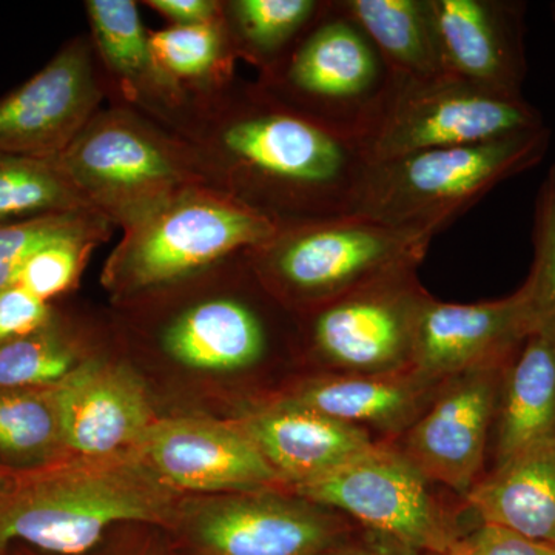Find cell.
I'll return each instance as SVG.
<instances>
[{"instance_id":"cell-1","label":"cell","mask_w":555,"mask_h":555,"mask_svg":"<svg viewBox=\"0 0 555 555\" xmlns=\"http://www.w3.org/2000/svg\"><path fill=\"white\" fill-rule=\"evenodd\" d=\"M167 130L198 159L208 184L278 228L350 217L369 163L352 139L278 102L257 80L189 91Z\"/></svg>"},{"instance_id":"cell-2","label":"cell","mask_w":555,"mask_h":555,"mask_svg":"<svg viewBox=\"0 0 555 555\" xmlns=\"http://www.w3.org/2000/svg\"><path fill=\"white\" fill-rule=\"evenodd\" d=\"M178 492L138 451L64 455L47 465L0 466V555L16 543L49 555H87L120 524L177 528Z\"/></svg>"},{"instance_id":"cell-3","label":"cell","mask_w":555,"mask_h":555,"mask_svg":"<svg viewBox=\"0 0 555 555\" xmlns=\"http://www.w3.org/2000/svg\"><path fill=\"white\" fill-rule=\"evenodd\" d=\"M437 235L350 215L284 225L247 257L270 294L299 317L398 270L420 268Z\"/></svg>"},{"instance_id":"cell-4","label":"cell","mask_w":555,"mask_h":555,"mask_svg":"<svg viewBox=\"0 0 555 555\" xmlns=\"http://www.w3.org/2000/svg\"><path fill=\"white\" fill-rule=\"evenodd\" d=\"M278 229L222 190L193 185L122 230L102 284L116 301H127L261 246Z\"/></svg>"},{"instance_id":"cell-5","label":"cell","mask_w":555,"mask_h":555,"mask_svg":"<svg viewBox=\"0 0 555 555\" xmlns=\"http://www.w3.org/2000/svg\"><path fill=\"white\" fill-rule=\"evenodd\" d=\"M550 141L545 126L369 164L353 215L397 228L444 232L496 185L542 163Z\"/></svg>"},{"instance_id":"cell-6","label":"cell","mask_w":555,"mask_h":555,"mask_svg":"<svg viewBox=\"0 0 555 555\" xmlns=\"http://www.w3.org/2000/svg\"><path fill=\"white\" fill-rule=\"evenodd\" d=\"M51 159L96 214L122 230L182 190L208 184L181 139L126 105L101 108Z\"/></svg>"},{"instance_id":"cell-7","label":"cell","mask_w":555,"mask_h":555,"mask_svg":"<svg viewBox=\"0 0 555 555\" xmlns=\"http://www.w3.org/2000/svg\"><path fill=\"white\" fill-rule=\"evenodd\" d=\"M255 80L287 108L360 145L397 75L338 0H327L287 56Z\"/></svg>"},{"instance_id":"cell-8","label":"cell","mask_w":555,"mask_h":555,"mask_svg":"<svg viewBox=\"0 0 555 555\" xmlns=\"http://www.w3.org/2000/svg\"><path fill=\"white\" fill-rule=\"evenodd\" d=\"M545 120L525 98H507L443 73L397 76L385 108L361 139L369 164L426 150L480 144L542 129Z\"/></svg>"},{"instance_id":"cell-9","label":"cell","mask_w":555,"mask_h":555,"mask_svg":"<svg viewBox=\"0 0 555 555\" xmlns=\"http://www.w3.org/2000/svg\"><path fill=\"white\" fill-rule=\"evenodd\" d=\"M430 485L397 444L377 441L337 473L292 492L416 553L447 555L462 534Z\"/></svg>"},{"instance_id":"cell-10","label":"cell","mask_w":555,"mask_h":555,"mask_svg":"<svg viewBox=\"0 0 555 555\" xmlns=\"http://www.w3.org/2000/svg\"><path fill=\"white\" fill-rule=\"evenodd\" d=\"M416 270H398L299 315L306 345L327 372L387 374L412 367L416 327L433 298Z\"/></svg>"},{"instance_id":"cell-11","label":"cell","mask_w":555,"mask_h":555,"mask_svg":"<svg viewBox=\"0 0 555 555\" xmlns=\"http://www.w3.org/2000/svg\"><path fill=\"white\" fill-rule=\"evenodd\" d=\"M175 531L192 555H320L352 526L294 492L258 491L182 506Z\"/></svg>"},{"instance_id":"cell-12","label":"cell","mask_w":555,"mask_h":555,"mask_svg":"<svg viewBox=\"0 0 555 555\" xmlns=\"http://www.w3.org/2000/svg\"><path fill=\"white\" fill-rule=\"evenodd\" d=\"M107 100L90 36L68 40L40 72L0 98V153L50 159Z\"/></svg>"},{"instance_id":"cell-13","label":"cell","mask_w":555,"mask_h":555,"mask_svg":"<svg viewBox=\"0 0 555 555\" xmlns=\"http://www.w3.org/2000/svg\"><path fill=\"white\" fill-rule=\"evenodd\" d=\"M251 264V262H250ZM258 275L251 268L243 287L218 288L182 301L156 326V345L179 366L233 374L259 366L275 341V323L266 302L268 288L254 297Z\"/></svg>"},{"instance_id":"cell-14","label":"cell","mask_w":555,"mask_h":555,"mask_svg":"<svg viewBox=\"0 0 555 555\" xmlns=\"http://www.w3.org/2000/svg\"><path fill=\"white\" fill-rule=\"evenodd\" d=\"M137 451L155 476L177 492L240 494L284 488L240 423L156 418Z\"/></svg>"},{"instance_id":"cell-15","label":"cell","mask_w":555,"mask_h":555,"mask_svg":"<svg viewBox=\"0 0 555 555\" xmlns=\"http://www.w3.org/2000/svg\"><path fill=\"white\" fill-rule=\"evenodd\" d=\"M506 366L449 378L425 414L400 437L398 448L430 483L447 486L465 499L483 477Z\"/></svg>"},{"instance_id":"cell-16","label":"cell","mask_w":555,"mask_h":555,"mask_svg":"<svg viewBox=\"0 0 555 555\" xmlns=\"http://www.w3.org/2000/svg\"><path fill=\"white\" fill-rule=\"evenodd\" d=\"M54 396L68 455L137 451L156 420L144 383L122 361L87 358L54 386Z\"/></svg>"},{"instance_id":"cell-17","label":"cell","mask_w":555,"mask_h":555,"mask_svg":"<svg viewBox=\"0 0 555 555\" xmlns=\"http://www.w3.org/2000/svg\"><path fill=\"white\" fill-rule=\"evenodd\" d=\"M531 337L520 288L494 301L430 298L420 317L412 367L437 379L505 366Z\"/></svg>"},{"instance_id":"cell-18","label":"cell","mask_w":555,"mask_h":555,"mask_svg":"<svg viewBox=\"0 0 555 555\" xmlns=\"http://www.w3.org/2000/svg\"><path fill=\"white\" fill-rule=\"evenodd\" d=\"M444 69L507 98H524L526 2L430 0Z\"/></svg>"},{"instance_id":"cell-19","label":"cell","mask_w":555,"mask_h":555,"mask_svg":"<svg viewBox=\"0 0 555 555\" xmlns=\"http://www.w3.org/2000/svg\"><path fill=\"white\" fill-rule=\"evenodd\" d=\"M86 10L108 100L167 129L188 104L189 90L159 67L138 2L87 0Z\"/></svg>"},{"instance_id":"cell-20","label":"cell","mask_w":555,"mask_h":555,"mask_svg":"<svg viewBox=\"0 0 555 555\" xmlns=\"http://www.w3.org/2000/svg\"><path fill=\"white\" fill-rule=\"evenodd\" d=\"M240 426L292 491L337 473L377 441L367 430L280 400Z\"/></svg>"},{"instance_id":"cell-21","label":"cell","mask_w":555,"mask_h":555,"mask_svg":"<svg viewBox=\"0 0 555 555\" xmlns=\"http://www.w3.org/2000/svg\"><path fill=\"white\" fill-rule=\"evenodd\" d=\"M448 379L416 369L387 374L326 372L299 385L283 400L387 437L403 436L436 400Z\"/></svg>"},{"instance_id":"cell-22","label":"cell","mask_w":555,"mask_h":555,"mask_svg":"<svg viewBox=\"0 0 555 555\" xmlns=\"http://www.w3.org/2000/svg\"><path fill=\"white\" fill-rule=\"evenodd\" d=\"M465 502L480 524L555 547V437L492 466Z\"/></svg>"},{"instance_id":"cell-23","label":"cell","mask_w":555,"mask_h":555,"mask_svg":"<svg viewBox=\"0 0 555 555\" xmlns=\"http://www.w3.org/2000/svg\"><path fill=\"white\" fill-rule=\"evenodd\" d=\"M555 437V346L531 335L500 382L489 454L494 465Z\"/></svg>"},{"instance_id":"cell-24","label":"cell","mask_w":555,"mask_h":555,"mask_svg":"<svg viewBox=\"0 0 555 555\" xmlns=\"http://www.w3.org/2000/svg\"><path fill=\"white\" fill-rule=\"evenodd\" d=\"M397 76L426 79L444 69L430 0H338Z\"/></svg>"},{"instance_id":"cell-25","label":"cell","mask_w":555,"mask_h":555,"mask_svg":"<svg viewBox=\"0 0 555 555\" xmlns=\"http://www.w3.org/2000/svg\"><path fill=\"white\" fill-rule=\"evenodd\" d=\"M326 5L327 0H222L225 30L236 61L254 65L259 75L270 72L315 24Z\"/></svg>"},{"instance_id":"cell-26","label":"cell","mask_w":555,"mask_h":555,"mask_svg":"<svg viewBox=\"0 0 555 555\" xmlns=\"http://www.w3.org/2000/svg\"><path fill=\"white\" fill-rule=\"evenodd\" d=\"M64 455L54 386L0 390V466L28 469Z\"/></svg>"},{"instance_id":"cell-27","label":"cell","mask_w":555,"mask_h":555,"mask_svg":"<svg viewBox=\"0 0 555 555\" xmlns=\"http://www.w3.org/2000/svg\"><path fill=\"white\" fill-rule=\"evenodd\" d=\"M150 43L159 67L185 90L214 89L235 78L224 13L214 24L150 31Z\"/></svg>"},{"instance_id":"cell-28","label":"cell","mask_w":555,"mask_h":555,"mask_svg":"<svg viewBox=\"0 0 555 555\" xmlns=\"http://www.w3.org/2000/svg\"><path fill=\"white\" fill-rule=\"evenodd\" d=\"M94 211L53 159L0 153V224Z\"/></svg>"},{"instance_id":"cell-29","label":"cell","mask_w":555,"mask_h":555,"mask_svg":"<svg viewBox=\"0 0 555 555\" xmlns=\"http://www.w3.org/2000/svg\"><path fill=\"white\" fill-rule=\"evenodd\" d=\"M82 361L78 335L54 312L31 334L0 346V390L57 386Z\"/></svg>"},{"instance_id":"cell-30","label":"cell","mask_w":555,"mask_h":555,"mask_svg":"<svg viewBox=\"0 0 555 555\" xmlns=\"http://www.w3.org/2000/svg\"><path fill=\"white\" fill-rule=\"evenodd\" d=\"M532 244L534 259L520 291L531 335L555 346V164L537 195Z\"/></svg>"},{"instance_id":"cell-31","label":"cell","mask_w":555,"mask_h":555,"mask_svg":"<svg viewBox=\"0 0 555 555\" xmlns=\"http://www.w3.org/2000/svg\"><path fill=\"white\" fill-rule=\"evenodd\" d=\"M113 230L115 225L96 211H69L0 224V291L16 283L25 262L40 248L73 236Z\"/></svg>"},{"instance_id":"cell-32","label":"cell","mask_w":555,"mask_h":555,"mask_svg":"<svg viewBox=\"0 0 555 555\" xmlns=\"http://www.w3.org/2000/svg\"><path fill=\"white\" fill-rule=\"evenodd\" d=\"M112 235L113 232H96L49 244L25 262L14 284L50 302L76 286L94 248L107 243Z\"/></svg>"},{"instance_id":"cell-33","label":"cell","mask_w":555,"mask_h":555,"mask_svg":"<svg viewBox=\"0 0 555 555\" xmlns=\"http://www.w3.org/2000/svg\"><path fill=\"white\" fill-rule=\"evenodd\" d=\"M50 302L13 284L0 291V346L31 334L53 317Z\"/></svg>"},{"instance_id":"cell-34","label":"cell","mask_w":555,"mask_h":555,"mask_svg":"<svg viewBox=\"0 0 555 555\" xmlns=\"http://www.w3.org/2000/svg\"><path fill=\"white\" fill-rule=\"evenodd\" d=\"M447 555H555V547L502 526L480 524L473 534L462 535Z\"/></svg>"},{"instance_id":"cell-35","label":"cell","mask_w":555,"mask_h":555,"mask_svg":"<svg viewBox=\"0 0 555 555\" xmlns=\"http://www.w3.org/2000/svg\"><path fill=\"white\" fill-rule=\"evenodd\" d=\"M144 3L170 21L173 27H196L222 20V0H147Z\"/></svg>"},{"instance_id":"cell-36","label":"cell","mask_w":555,"mask_h":555,"mask_svg":"<svg viewBox=\"0 0 555 555\" xmlns=\"http://www.w3.org/2000/svg\"><path fill=\"white\" fill-rule=\"evenodd\" d=\"M320 555H423L401 545L389 537L369 531L363 539H352L347 534Z\"/></svg>"},{"instance_id":"cell-37","label":"cell","mask_w":555,"mask_h":555,"mask_svg":"<svg viewBox=\"0 0 555 555\" xmlns=\"http://www.w3.org/2000/svg\"><path fill=\"white\" fill-rule=\"evenodd\" d=\"M104 555H166L164 553H155L153 550H145V547H130V550L116 551V553H108Z\"/></svg>"},{"instance_id":"cell-38","label":"cell","mask_w":555,"mask_h":555,"mask_svg":"<svg viewBox=\"0 0 555 555\" xmlns=\"http://www.w3.org/2000/svg\"><path fill=\"white\" fill-rule=\"evenodd\" d=\"M550 10H551V17H553V22L555 25V2L551 3Z\"/></svg>"}]
</instances>
